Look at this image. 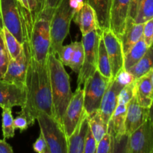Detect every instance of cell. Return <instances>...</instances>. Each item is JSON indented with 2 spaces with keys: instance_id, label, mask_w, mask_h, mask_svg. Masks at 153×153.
<instances>
[{
  "instance_id": "12",
  "label": "cell",
  "mask_w": 153,
  "mask_h": 153,
  "mask_svg": "<svg viewBox=\"0 0 153 153\" xmlns=\"http://www.w3.org/2000/svg\"><path fill=\"white\" fill-rule=\"evenodd\" d=\"M26 102V90L22 85L6 82L0 79V107H23Z\"/></svg>"
},
{
  "instance_id": "43",
  "label": "cell",
  "mask_w": 153,
  "mask_h": 153,
  "mask_svg": "<svg viewBox=\"0 0 153 153\" xmlns=\"http://www.w3.org/2000/svg\"><path fill=\"white\" fill-rule=\"evenodd\" d=\"M38 6L39 12H40L45 7V0H38Z\"/></svg>"
},
{
  "instance_id": "31",
  "label": "cell",
  "mask_w": 153,
  "mask_h": 153,
  "mask_svg": "<svg viewBox=\"0 0 153 153\" xmlns=\"http://www.w3.org/2000/svg\"><path fill=\"white\" fill-rule=\"evenodd\" d=\"M1 26L2 22H0V79H1L4 76L10 60V55L4 43Z\"/></svg>"
},
{
  "instance_id": "46",
  "label": "cell",
  "mask_w": 153,
  "mask_h": 153,
  "mask_svg": "<svg viewBox=\"0 0 153 153\" xmlns=\"http://www.w3.org/2000/svg\"><path fill=\"white\" fill-rule=\"evenodd\" d=\"M0 22H1V18H0Z\"/></svg>"
},
{
  "instance_id": "41",
  "label": "cell",
  "mask_w": 153,
  "mask_h": 153,
  "mask_svg": "<svg viewBox=\"0 0 153 153\" xmlns=\"http://www.w3.org/2000/svg\"><path fill=\"white\" fill-rule=\"evenodd\" d=\"M13 149L9 143L6 142L5 139L0 140V153H13Z\"/></svg>"
},
{
  "instance_id": "4",
  "label": "cell",
  "mask_w": 153,
  "mask_h": 153,
  "mask_svg": "<svg viewBox=\"0 0 153 153\" xmlns=\"http://www.w3.org/2000/svg\"><path fill=\"white\" fill-rule=\"evenodd\" d=\"M74 10L70 4V0H61L54 10L50 24V51L58 55L63 43L70 31V23L74 16Z\"/></svg>"
},
{
  "instance_id": "2",
  "label": "cell",
  "mask_w": 153,
  "mask_h": 153,
  "mask_svg": "<svg viewBox=\"0 0 153 153\" xmlns=\"http://www.w3.org/2000/svg\"><path fill=\"white\" fill-rule=\"evenodd\" d=\"M55 9L45 7L37 13L24 9L27 28L26 39L34 58L39 63H46L51 47L50 24Z\"/></svg>"
},
{
  "instance_id": "19",
  "label": "cell",
  "mask_w": 153,
  "mask_h": 153,
  "mask_svg": "<svg viewBox=\"0 0 153 153\" xmlns=\"http://www.w3.org/2000/svg\"><path fill=\"white\" fill-rule=\"evenodd\" d=\"M152 70L134 82V97L140 105L148 108L153 104Z\"/></svg>"
},
{
  "instance_id": "8",
  "label": "cell",
  "mask_w": 153,
  "mask_h": 153,
  "mask_svg": "<svg viewBox=\"0 0 153 153\" xmlns=\"http://www.w3.org/2000/svg\"><path fill=\"white\" fill-rule=\"evenodd\" d=\"M111 79L103 76L98 70L84 83V108L88 114L100 110L101 102Z\"/></svg>"
},
{
  "instance_id": "17",
  "label": "cell",
  "mask_w": 153,
  "mask_h": 153,
  "mask_svg": "<svg viewBox=\"0 0 153 153\" xmlns=\"http://www.w3.org/2000/svg\"><path fill=\"white\" fill-rule=\"evenodd\" d=\"M131 0H112L110 15V28L120 39L128 16Z\"/></svg>"
},
{
  "instance_id": "25",
  "label": "cell",
  "mask_w": 153,
  "mask_h": 153,
  "mask_svg": "<svg viewBox=\"0 0 153 153\" xmlns=\"http://www.w3.org/2000/svg\"><path fill=\"white\" fill-rule=\"evenodd\" d=\"M88 121L90 129L98 143L100 139L107 133L108 124L103 120L100 110L88 115Z\"/></svg>"
},
{
  "instance_id": "22",
  "label": "cell",
  "mask_w": 153,
  "mask_h": 153,
  "mask_svg": "<svg viewBox=\"0 0 153 153\" xmlns=\"http://www.w3.org/2000/svg\"><path fill=\"white\" fill-rule=\"evenodd\" d=\"M95 11L99 28L102 31L110 28V15L112 0H86Z\"/></svg>"
},
{
  "instance_id": "11",
  "label": "cell",
  "mask_w": 153,
  "mask_h": 153,
  "mask_svg": "<svg viewBox=\"0 0 153 153\" xmlns=\"http://www.w3.org/2000/svg\"><path fill=\"white\" fill-rule=\"evenodd\" d=\"M84 111V90L81 86H78L73 94L63 118L62 127L67 138L73 132Z\"/></svg>"
},
{
  "instance_id": "15",
  "label": "cell",
  "mask_w": 153,
  "mask_h": 153,
  "mask_svg": "<svg viewBox=\"0 0 153 153\" xmlns=\"http://www.w3.org/2000/svg\"><path fill=\"white\" fill-rule=\"evenodd\" d=\"M116 79H111L106 92L103 97L100 108V112L103 120L108 124L118 104V97L121 90L124 88Z\"/></svg>"
},
{
  "instance_id": "28",
  "label": "cell",
  "mask_w": 153,
  "mask_h": 153,
  "mask_svg": "<svg viewBox=\"0 0 153 153\" xmlns=\"http://www.w3.org/2000/svg\"><path fill=\"white\" fill-rule=\"evenodd\" d=\"M2 133L4 139L12 138L15 135V127L10 108H2Z\"/></svg>"
},
{
  "instance_id": "1",
  "label": "cell",
  "mask_w": 153,
  "mask_h": 153,
  "mask_svg": "<svg viewBox=\"0 0 153 153\" xmlns=\"http://www.w3.org/2000/svg\"><path fill=\"white\" fill-rule=\"evenodd\" d=\"M25 41L28 50V64L25 82L26 102L19 114L26 117L29 126H31L40 114L45 113L53 117L52 99L47 61L39 63L36 61L26 38Z\"/></svg>"
},
{
  "instance_id": "20",
  "label": "cell",
  "mask_w": 153,
  "mask_h": 153,
  "mask_svg": "<svg viewBox=\"0 0 153 153\" xmlns=\"http://www.w3.org/2000/svg\"><path fill=\"white\" fill-rule=\"evenodd\" d=\"M144 23H136L131 17H127L123 31L120 37L124 55L143 37Z\"/></svg>"
},
{
  "instance_id": "40",
  "label": "cell",
  "mask_w": 153,
  "mask_h": 153,
  "mask_svg": "<svg viewBox=\"0 0 153 153\" xmlns=\"http://www.w3.org/2000/svg\"><path fill=\"white\" fill-rule=\"evenodd\" d=\"M142 0H131L129 5V10H128V17L132 18L133 19L135 18L137 14V10H138L139 5Z\"/></svg>"
},
{
  "instance_id": "5",
  "label": "cell",
  "mask_w": 153,
  "mask_h": 153,
  "mask_svg": "<svg viewBox=\"0 0 153 153\" xmlns=\"http://www.w3.org/2000/svg\"><path fill=\"white\" fill-rule=\"evenodd\" d=\"M0 18L18 41L23 44L26 38L27 28L24 18V9L16 0H0Z\"/></svg>"
},
{
  "instance_id": "29",
  "label": "cell",
  "mask_w": 153,
  "mask_h": 153,
  "mask_svg": "<svg viewBox=\"0 0 153 153\" xmlns=\"http://www.w3.org/2000/svg\"><path fill=\"white\" fill-rule=\"evenodd\" d=\"M153 18V0H142L134 19L136 23H145Z\"/></svg>"
},
{
  "instance_id": "13",
  "label": "cell",
  "mask_w": 153,
  "mask_h": 153,
  "mask_svg": "<svg viewBox=\"0 0 153 153\" xmlns=\"http://www.w3.org/2000/svg\"><path fill=\"white\" fill-rule=\"evenodd\" d=\"M22 46L23 49L17 58L15 59L10 58L7 70L1 79L6 82L25 85L28 64V50L26 42H24Z\"/></svg>"
},
{
  "instance_id": "45",
  "label": "cell",
  "mask_w": 153,
  "mask_h": 153,
  "mask_svg": "<svg viewBox=\"0 0 153 153\" xmlns=\"http://www.w3.org/2000/svg\"><path fill=\"white\" fill-rule=\"evenodd\" d=\"M152 82H153V70H152Z\"/></svg>"
},
{
  "instance_id": "14",
  "label": "cell",
  "mask_w": 153,
  "mask_h": 153,
  "mask_svg": "<svg viewBox=\"0 0 153 153\" xmlns=\"http://www.w3.org/2000/svg\"><path fill=\"white\" fill-rule=\"evenodd\" d=\"M149 116V108L140 105L135 97L131 98L127 105L124 131L125 136L128 137L137 128L144 123Z\"/></svg>"
},
{
  "instance_id": "35",
  "label": "cell",
  "mask_w": 153,
  "mask_h": 153,
  "mask_svg": "<svg viewBox=\"0 0 153 153\" xmlns=\"http://www.w3.org/2000/svg\"><path fill=\"white\" fill-rule=\"evenodd\" d=\"M97 148V141L91 132V129H88L85 140L84 153H96Z\"/></svg>"
},
{
  "instance_id": "30",
  "label": "cell",
  "mask_w": 153,
  "mask_h": 153,
  "mask_svg": "<svg viewBox=\"0 0 153 153\" xmlns=\"http://www.w3.org/2000/svg\"><path fill=\"white\" fill-rule=\"evenodd\" d=\"M84 61V46L82 41H76V47H75L73 53L72 55L71 59L69 62L68 67L75 73L79 74Z\"/></svg>"
},
{
  "instance_id": "6",
  "label": "cell",
  "mask_w": 153,
  "mask_h": 153,
  "mask_svg": "<svg viewBox=\"0 0 153 153\" xmlns=\"http://www.w3.org/2000/svg\"><path fill=\"white\" fill-rule=\"evenodd\" d=\"M49 153H67V140L62 126L54 117L41 113L37 120Z\"/></svg>"
},
{
  "instance_id": "27",
  "label": "cell",
  "mask_w": 153,
  "mask_h": 153,
  "mask_svg": "<svg viewBox=\"0 0 153 153\" xmlns=\"http://www.w3.org/2000/svg\"><path fill=\"white\" fill-rule=\"evenodd\" d=\"M1 31H2L3 37H4V43H5L10 58L15 59L22 52L23 46L18 41L14 35L3 25L1 26Z\"/></svg>"
},
{
  "instance_id": "7",
  "label": "cell",
  "mask_w": 153,
  "mask_h": 153,
  "mask_svg": "<svg viewBox=\"0 0 153 153\" xmlns=\"http://www.w3.org/2000/svg\"><path fill=\"white\" fill-rule=\"evenodd\" d=\"M102 31L98 28L82 35L84 46V61L78 76V86L84 85L85 81L97 70L98 49Z\"/></svg>"
},
{
  "instance_id": "21",
  "label": "cell",
  "mask_w": 153,
  "mask_h": 153,
  "mask_svg": "<svg viewBox=\"0 0 153 153\" xmlns=\"http://www.w3.org/2000/svg\"><path fill=\"white\" fill-rule=\"evenodd\" d=\"M73 19L79 25L82 35H85L94 30L100 28L95 11L86 1L81 10L73 16Z\"/></svg>"
},
{
  "instance_id": "34",
  "label": "cell",
  "mask_w": 153,
  "mask_h": 153,
  "mask_svg": "<svg viewBox=\"0 0 153 153\" xmlns=\"http://www.w3.org/2000/svg\"><path fill=\"white\" fill-rule=\"evenodd\" d=\"M134 82L126 85L121 90L118 97V103H123L127 105L129 102L134 95Z\"/></svg>"
},
{
  "instance_id": "24",
  "label": "cell",
  "mask_w": 153,
  "mask_h": 153,
  "mask_svg": "<svg viewBox=\"0 0 153 153\" xmlns=\"http://www.w3.org/2000/svg\"><path fill=\"white\" fill-rule=\"evenodd\" d=\"M148 48L149 47L142 37L129 51L124 55V69L128 70L135 65L146 53Z\"/></svg>"
},
{
  "instance_id": "16",
  "label": "cell",
  "mask_w": 153,
  "mask_h": 153,
  "mask_svg": "<svg viewBox=\"0 0 153 153\" xmlns=\"http://www.w3.org/2000/svg\"><path fill=\"white\" fill-rule=\"evenodd\" d=\"M127 105L123 103H118L113 114L111 115L108 123L107 132L111 137L114 152L115 146L120 144L121 140H123L125 137H127L125 136V131H124V123H125Z\"/></svg>"
},
{
  "instance_id": "26",
  "label": "cell",
  "mask_w": 153,
  "mask_h": 153,
  "mask_svg": "<svg viewBox=\"0 0 153 153\" xmlns=\"http://www.w3.org/2000/svg\"><path fill=\"white\" fill-rule=\"evenodd\" d=\"M97 70L105 77L112 79L111 68L110 61L102 37H100L98 49V59H97Z\"/></svg>"
},
{
  "instance_id": "39",
  "label": "cell",
  "mask_w": 153,
  "mask_h": 153,
  "mask_svg": "<svg viewBox=\"0 0 153 153\" xmlns=\"http://www.w3.org/2000/svg\"><path fill=\"white\" fill-rule=\"evenodd\" d=\"M13 124H14L15 128L19 129L20 132L25 131L29 127V124L26 117L20 114H18V116L15 119H13Z\"/></svg>"
},
{
  "instance_id": "18",
  "label": "cell",
  "mask_w": 153,
  "mask_h": 153,
  "mask_svg": "<svg viewBox=\"0 0 153 153\" xmlns=\"http://www.w3.org/2000/svg\"><path fill=\"white\" fill-rule=\"evenodd\" d=\"M89 128L88 114L85 111L73 132L67 138V153H84L85 137Z\"/></svg>"
},
{
  "instance_id": "37",
  "label": "cell",
  "mask_w": 153,
  "mask_h": 153,
  "mask_svg": "<svg viewBox=\"0 0 153 153\" xmlns=\"http://www.w3.org/2000/svg\"><path fill=\"white\" fill-rule=\"evenodd\" d=\"M19 5L26 11L33 13H39L38 0H16Z\"/></svg>"
},
{
  "instance_id": "38",
  "label": "cell",
  "mask_w": 153,
  "mask_h": 153,
  "mask_svg": "<svg viewBox=\"0 0 153 153\" xmlns=\"http://www.w3.org/2000/svg\"><path fill=\"white\" fill-rule=\"evenodd\" d=\"M33 149L34 152L37 153H49V146L41 133L36 141L33 143Z\"/></svg>"
},
{
  "instance_id": "32",
  "label": "cell",
  "mask_w": 153,
  "mask_h": 153,
  "mask_svg": "<svg viewBox=\"0 0 153 153\" xmlns=\"http://www.w3.org/2000/svg\"><path fill=\"white\" fill-rule=\"evenodd\" d=\"M76 41L73 42V43L67 45V46H63L61 49H60L57 56H58V59L61 61V62L64 66H68L69 62L71 59L72 55L73 53V51L76 47Z\"/></svg>"
},
{
  "instance_id": "9",
  "label": "cell",
  "mask_w": 153,
  "mask_h": 153,
  "mask_svg": "<svg viewBox=\"0 0 153 153\" xmlns=\"http://www.w3.org/2000/svg\"><path fill=\"white\" fill-rule=\"evenodd\" d=\"M124 152L153 153V123L150 118L127 137Z\"/></svg>"
},
{
  "instance_id": "3",
  "label": "cell",
  "mask_w": 153,
  "mask_h": 153,
  "mask_svg": "<svg viewBox=\"0 0 153 153\" xmlns=\"http://www.w3.org/2000/svg\"><path fill=\"white\" fill-rule=\"evenodd\" d=\"M52 99L53 117L62 126L63 118L73 96L70 76L57 55L49 52L47 58Z\"/></svg>"
},
{
  "instance_id": "42",
  "label": "cell",
  "mask_w": 153,
  "mask_h": 153,
  "mask_svg": "<svg viewBox=\"0 0 153 153\" xmlns=\"http://www.w3.org/2000/svg\"><path fill=\"white\" fill-rule=\"evenodd\" d=\"M61 1V0H45V7L55 9Z\"/></svg>"
},
{
  "instance_id": "33",
  "label": "cell",
  "mask_w": 153,
  "mask_h": 153,
  "mask_svg": "<svg viewBox=\"0 0 153 153\" xmlns=\"http://www.w3.org/2000/svg\"><path fill=\"white\" fill-rule=\"evenodd\" d=\"M114 152L112 139L108 133H106L100 141L97 143V152L96 153H111Z\"/></svg>"
},
{
  "instance_id": "10",
  "label": "cell",
  "mask_w": 153,
  "mask_h": 153,
  "mask_svg": "<svg viewBox=\"0 0 153 153\" xmlns=\"http://www.w3.org/2000/svg\"><path fill=\"white\" fill-rule=\"evenodd\" d=\"M102 37L106 48L111 68L112 79H115L120 72L124 69V52L121 40L111 28L102 31Z\"/></svg>"
},
{
  "instance_id": "44",
  "label": "cell",
  "mask_w": 153,
  "mask_h": 153,
  "mask_svg": "<svg viewBox=\"0 0 153 153\" xmlns=\"http://www.w3.org/2000/svg\"><path fill=\"white\" fill-rule=\"evenodd\" d=\"M149 117L150 118V120H152V123H153V104L152 105L150 108H149Z\"/></svg>"
},
{
  "instance_id": "36",
  "label": "cell",
  "mask_w": 153,
  "mask_h": 153,
  "mask_svg": "<svg viewBox=\"0 0 153 153\" xmlns=\"http://www.w3.org/2000/svg\"><path fill=\"white\" fill-rule=\"evenodd\" d=\"M143 38L148 47L153 45V18L143 25Z\"/></svg>"
},
{
  "instance_id": "23",
  "label": "cell",
  "mask_w": 153,
  "mask_h": 153,
  "mask_svg": "<svg viewBox=\"0 0 153 153\" xmlns=\"http://www.w3.org/2000/svg\"><path fill=\"white\" fill-rule=\"evenodd\" d=\"M153 69V46H151L146 50V53L143 55L140 59V61L128 69L127 71L129 72L135 80L141 76H144L147 73H149L150 70Z\"/></svg>"
}]
</instances>
